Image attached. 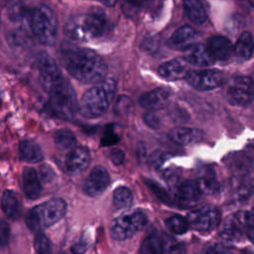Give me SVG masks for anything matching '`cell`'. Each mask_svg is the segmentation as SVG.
Segmentation results:
<instances>
[{
	"label": "cell",
	"mask_w": 254,
	"mask_h": 254,
	"mask_svg": "<svg viewBox=\"0 0 254 254\" xmlns=\"http://www.w3.org/2000/svg\"><path fill=\"white\" fill-rule=\"evenodd\" d=\"M64 61L67 71L77 80L84 83H98L107 73L103 59L85 48H74L64 53Z\"/></svg>",
	"instance_id": "1"
},
{
	"label": "cell",
	"mask_w": 254,
	"mask_h": 254,
	"mask_svg": "<svg viewBox=\"0 0 254 254\" xmlns=\"http://www.w3.org/2000/svg\"><path fill=\"white\" fill-rule=\"evenodd\" d=\"M108 20L103 12L94 10L70 18L64 27L65 35L76 41H90L101 37L108 29Z\"/></svg>",
	"instance_id": "2"
},
{
	"label": "cell",
	"mask_w": 254,
	"mask_h": 254,
	"mask_svg": "<svg viewBox=\"0 0 254 254\" xmlns=\"http://www.w3.org/2000/svg\"><path fill=\"white\" fill-rule=\"evenodd\" d=\"M116 91V81L112 78L102 80L89 88L78 105L80 114L86 118H96L106 112Z\"/></svg>",
	"instance_id": "3"
},
{
	"label": "cell",
	"mask_w": 254,
	"mask_h": 254,
	"mask_svg": "<svg viewBox=\"0 0 254 254\" xmlns=\"http://www.w3.org/2000/svg\"><path fill=\"white\" fill-rule=\"evenodd\" d=\"M66 211V203L62 198H51L33 207L26 215V224L32 231L40 232L60 221Z\"/></svg>",
	"instance_id": "4"
},
{
	"label": "cell",
	"mask_w": 254,
	"mask_h": 254,
	"mask_svg": "<svg viewBox=\"0 0 254 254\" xmlns=\"http://www.w3.org/2000/svg\"><path fill=\"white\" fill-rule=\"evenodd\" d=\"M29 23L34 36L41 44L51 46L55 43L58 22L51 8L44 5L33 8L30 13Z\"/></svg>",
	"instance_id": "5"
},
{
	"label": "cell",
	"mask_w": 254,
	"mask_h": 254,
	"mask_svg": "<svg viewBox=\"0 0 254 254\" xmlns=\"http://www.w3.org/2000/svg\"><path fill=\"white\" fill-rule=\"evenodd\" d=\"M49 94V107L57 117L70 119L74 115L78 107L77 100L72 86L66 80L53 88Z\"/></svg>",
	"instance_id": "6"
},
{
	"label": "cell",
	"mask_w": 254,
	"mask_h": 254,
	"mask_svg": "<svg viewBox=\"0 0 254 254\" xmlns=\"http://www.w3.org/2000/svg\"><path fill=\"white\" fill-rule=\"evenodd\" d=\"M146 224L145 211L136 209L114 218L110 224V234L115 240H126L142 230Z\"/></svg>",
	"instance_id": "7"
},
{
	"label": "cell",
	"mask_w": 254,
	"mask_h": 254,
	"mask_svg": "<svg viewBox=\"0 0 254 254\" xmlns=\"http://www.w3.org/2000/svg\"><path fill=\"white\" fill-rule=\"evenodd\" d=\"M226 98L230 104L246 106L254 99V82L252 77L235 75L226 87Z\"/></svg>",
	"instance_id": "8"
},
{
	"label": "cell",
	"mask_w": 254,
	"mask_h": 254,
	"mask_svg": "<svg viewBox=\"0 0 254 254\" xmlns=\"http://www.w3.org/2000/svg\"><path fill=\"white\" fill-rule=\"evenodd\" d=\"M190 226L200 232L211 231L221 221L220 210L214 205H203L196 210L190 211L187 217Z\"/></svg>",
	"instance_id": "9"
},
{
	"label": "cell",
	"mask_w": 254,
	"mask_h": 254,
	"mask_svg": "<svg viewBox=\"0 0 254 254\" xmlns=\"http://www.w3.org/2000/svg\"><path fill=\"white\" fill-rule=\"evenodd\" d=\"M38 67L42 84L48 92L65 80L55 61L46 53H42L39 56Z\"/></svg>",
	"instance_id": "10"
},
{
	"label": "cell",
	"mask_w": 254,
	"mask_h": 254,
	"mask_svg": "<svg viewBox=\"0 0 254 254\" xmlns=\"http://www.w3.org/2000/svg\"><path fill=\"white\" fill-rule=\"evenodd\" d=\"M188 82L197 90H210L218 87L223 80V74L217 69L192 70L187 76Z\"/></svg>",
	"instance_id": "11"
},
{
	"label": "cell",
	"mask_w": 254,
	"mask_h": 254,
	"mask_svg": "<svg viewBox=\"0 0 254 254\" xmlns=\"http://www.w3.org/2000/svg\"><path fill=\"white\" fill-rule=\"evenodd\" d=\"M110 185V176L103 166H95L83 183V191L90 196L101 194Z\"/></svg>",
	"instance_id": "12"
},
{
	"label": "cell",
	"mask_w": 254,
	"mask_h": 254,
	"mask_svg": "<svg viewBox=\"0 0 254 254\" xmlns=\"http://www.w3.org/2000/svg\"><path fill=\"white\" fill-rule=\"evenodd\" d=\"M90 163L89 150L83 146L72 148L65 157L64 170L69 176H77L88 167Z\"/></svg>",
	"instance_id": "13"
},
{
	"label": "cell",
	"mask_w": 254,
	"mask_h": 254,
	"mask_svg": "<svg viewBox=\"0 0 254 254\" xmlns=\"http://www.w3.org/2000/svg\"><path fill=\"white\" fill-rule=\"evenodd\" d=\"M200 193L201 191L196 181L186 180L177 188L176 198L181 206L191 207L198 202Z\"/></svg>",
	"instance_id": "14"
},
{
	"label": "cell",
	"mask_w": 254,
	"mask_h": 254,
	"mask_svg": "<svg viewBox=\"0 0 254 254\" xmlns=\"http://www.w3.org/2000/svg\"><path fill=\"white\" fill-rule=\"evenodd\" d=\"M171 99V93L166 88H155L145 94H143L140 99V105L150 111H157L159 109L165 108Z\"/></svg>",
	"instance_id": "15"
},
{
	"label": "cell",
	"mask_w": 254,
	"mask_h": 254,
	"mask_svg": "<svg viewBox=\"0 0 254 254\" xmlns=\"http://www.w3.org/2000/svg\"><path fill=\"white\" fill-rule=\"evenodd\" d=\"M159 73L167 80H179L187 77L190 73L189 63L186 59H174L162 64L159 67Z\"/></svg>",
	"instance_id": "16"
},
{
	"label": "cell",
	"mask_w": 254,
	"mask_h": 254,
	"mask_svg": "<svg viewBox=\"0 0 254 254\" xmlns=\"http://www.w3.org/2000/svg\"><path fill=\"white\" fill-rule=\"evenodd\" d=\"M197 34L190 26H183L175 31L169 39L168 45L170 48L177 51H186L195 44Z\"/></svg>",
	"instance_id": "17"
},
{
	"label": "cell",
	"mask_w": 254,
	"mask_h": 254,
	"mask_svg": "<svg viewBox=\"0 0 254 254\" xmlns=\"http://www.w3.org/2000/svg\"><path fill=\"white\" fill-rule=\"evenodd\" d=\"M206 47L213 59L217 61H226L234 53V47L231 42L223 36L210 37Z\"/></svg>",
	"instance_id": "18"
},
{
	"label": "cell",
	"mask_w": 254,
	"mask_h": 254,
	"mask_svg": "<svg viewBox=\"0 0 254 254\" xmlns=\"http://www.w3.org/2000/svg\"><path fill=\"white\" fill-rule=\"evenodd\" d=\"M185 59L189 64L198 66L211 65L215 61L210 55L207 47L201 44H193L186 50Z\"/></svg>",
	"instance_id": "19"
},
{
	"label": "cell",
	"mask_w": 254,
	"mask_h": 254,
	"mask_svg": "<svg viewBox=\"0 0 254 254\" xmlns=\"http://www.w3.org/2000/svg\"><path fill=\"white\" fill-rule=\"evenodd\" d=\"M23 190L29 199H36L42 191L38 173L34 168H25L23 172Z\"/></svg>",
	"instance_id": "20"
},
{
	"label": "cell",
	"mask_w": 254,
	"mask_h": 254,
	"mask_svg": "<svg viewBox=\"0 0 254 254\" xmlns=\"http://www.w3.org/2000/svg\"><path fill=\"white\" fill-rule=\"evenodd\" d=\"M19 155L21 160L34 164L41 162L44 158L40 146L32 140H22L20 142Z\"/></svg>",
	"instance_id": "21"
},
{
	"label": "cell",
	"mask_w": 254,
	"mask_h": 254,
	"mask_svg": "<svg viewBox=\"0 0 254 254\" xmlns=\"http://www.w3.org/2000/svg\"><path fill=\"white\" fill-rule=\"evenodd\" d=\"M254 52V42L250 32H243L234 45V55L241 61L249 60Z\"/></svg>",
	"instance_id": "22"
},
{
	"label": "cell",
	"mask_w": 254,
	"mask_h": 254,
	"mask_svg": "<svg viewBox=\"0 0 254 254\" xmlns=\"http://www.w3.org/2000/svg\"><path fill=\"white\" fill-rule=\"evenodd\" d=\"M188 17L195 24H202L207 18V12L202 0H184Z\"/></svg>",
	"instance_id": "23"
},
{
	"label": "cell",
	"mask_w": 254,
	"mask_h": 254,
	"mask_svg": "<svg viewBox=\"0 0 254 254\" xmlns=\"http://www.w3.org/2000/svg\"><path fill=\"white\" fill-rule=\"evenodd\" d=\"M1 207L4 214L12 219L19 217L20 215V202L17 197V194L11 190H4L1 198Z\"/></svg>",
	"instance_id": "24"
},
{
	"label": "cell",
	"mask_w": 254,
	"mask_h": 254,
	"mask_svg": "<svg viewBox=\"0 0 254 254\" xmlns=\"http://www.w3.org/2000/svg\"><path fill=\"white\" fill-rule=\"evenodd\" d=\"M169 138L176 144L185 146L190 144L196 138V132L188 127H175L169 132Z\"/></svg>",
	"instance_id": "25"
},
{
	"label": "cell",
	"mask_w": 254,
	"mask_h": 254,
	"mask_svg": "<svg viewBox=\"0 0 254 254\" xmlns=\"http://www.w3.org/2000/svg\"><path fill=\"white\" fill-rule=\"evenodd\" d=\"M231 169L236 178L243 179L251 172L252 164L246 155H235L231 161Z\"/></svg>",
	"instance_id": "26"
},
{
	"label": "cell",
	"mask_w": 254,
	"mask_h": 254,
	"mask_svg": "<svg viewBox=\"0 0 254 254\" xmlns=\"http://www.w3.org/2000/svg\"><path fill=\"white\" fill-rule=\"evenodd\" d=\"M163 241L156 234L147 236L141 243L139 254H162Z\"/></svg>",
	"instance_id": "27"
},
{
	"label": "cell",
	"mask_w": 254,
	"mask_h": 254,
	"mask_svg": "<svg viewBox=\"0 0 254 254\" xmlns=\"http://www.w3.org/2000/svg\"><path fill=\"white\" fill-rule=\"evenodd\" d=\"M133 194L126 187H119L113 191V205L117 209L126 208L131 205Z\"/></svg>",
	"instance_id": "28"
},
{
	"label": "cell",
	"mask_w": 254,
	"mask_h": 254,
	"mask_svg": "<svg viewBox=\"0 0 254 254\" xmlns=\"http://www.w3.org/2000/svg\"><path fill=\"white\" fill-rule=\"evenodd\" d=\"M55 143L56 146L61 150H67L74 148L76 143V138L68 129H62L59 130L55 135Z\"/></svg>",
	"instance_id": "29"
},
{
	"label": "cell",
	"mask_w": 254,
	"mask_h": 254,
	"mask_svg": "<svg viewBox=\"0 0 254 254\" xmlns=\"http://www.w3.org/2000/svg\"><path fill=\"white\" fill-rule=\"evenodd\" d=\"M196 182L201 193L213 194L219 190V183L212 173L204 174Z\"/></svg>",
	"instance_id": "30"
},
{
	"label": "cell",
	"mask_w": 254,
	"mask_h": 254,
	"mask_svg": "<svg viewBox=\"0 0 254 254\" xmlns=\"http://www.w3.org/2000/svg\"><path fill=\"white\" fill-rule=\"evenodd\" d=\"M166 226L172 233L178 235L186 233L190 228L188 219L181 215H173L169 217L166 220Z\"/></svg>",
	"instance_id": "31"
},
{
	"label": "cell",
	"mask_w": 254,
	"mask_h": 254,
	"mask_svg": "<svg viewBox=\"0 0 254 254\" xmlns=\"http://www.w3.org/2000/svg\"><path fill=\"white\" fill-rule=\"evenodd\" d=\"M242 228L236 225L231 220L225 224V227L221 230L219 236L222 240L227 242H238L242 238Z\"/></svg>",
	"instance_id": "32"
},
{
	"label": "cell",
	"mask_w": 254,
	"mask_h": 254,
	"mask_svg": "<svg viewBox=\"0 0 254 254\" xmlns=\"http://www.w3.org/2000/svg\"><path fill=\"white\" fill-rule=\"evenodd\" d=\"M34 248L38 254H51L52 242L43 232H37L34 239Z\"/></svg>",
	"instance_id": "33"
},
{
	"label": "cell",
	"mask_w": 254,
	"mask_h": 254,
	"mask_svg": "<svg viewBox=\"0 0 254 254\" xmlns=\"http://www.w3.org/2000/svg\"><path fill=\"white\" fill-rule=\"evenodd\" d=\"M162 254H187V250L180 242L170 239L163 241Z\"/></svg>",
	"instance_id": "34"
},
{
	"label": "cell",
	"mask_w": 254,
	"mask_h": 254,
	"mask_svg": "<svg viewBox=\"0 0 254 254\" xmlns=\"http://www.w3.org/2000/svg\"><path fill=\"white\" fill-rule=\"evenodd\" d=\"M197 254H234V249L224 244H214L209 246Z\"/></svg>",
	"instance_id": "35"
},
{
	"label": "cell",
	"mask_w": 254,
	"mask_h": 254,
	"mask_svg": "<svg viewBox=\"0 0 254 254\" xmlns=\"http://www.w3.org/2000/svg\"><path fill=\"white\" fill-rule=\"evenodd\" d=\"M145 183H146V184L149 186V188L154 191V193H156L157 197H158L160 200H162L163 202L168 203V204L171 202V198H170L169 194H168L160 186H158L156 183H154V182H152V181H145Z\"/></svg>",
	"instance_id": "36"
},
{
	"label": "cell",
	"mask_w": 254,
	"mask_h": 254,
	"mask_svg": "<svg viewBox=\"0 0 254 254\" xmlns=\"http://www.w3.org/2000/svg\"><path fill=\"white\" fill-rule=\"evenodd\" d=\"M254 193V181L245 182L238 190V197L240 199H246Z\"/></svg>",
	"instance_id": "37"
},
{
	"label": "cell",
	"mask_w": 254,
	"mask_h": 254,
	"mask_svg": "<svg viewBox=\"0 0 254 254\" xmlns=\"http://www.w3.org/2000/svg\"><path fill=\"white\" fill-rule=\"evenodd\" d=\"M10 238V227L9 224L5 221L2 220L0 223V240L2 246H5Z\"/></svg>",
	"instance_id": "38"
},
{
	"label": "cell",
	"mask_w": 254,
	"mask_h": 254,
	"mask_svg": "<svg viewBox=\"0 0 254 254\" xmlns=\"http://www.w3.org/2000/svg\"><path fill=\"white\" fill-rule=\"evenodd\" d=\"M118 141H119V136L115 132H113L112 130L111 131H106L104 136L102 137L101 145H103V146H112V145L116 144Z\"/></svg>",
	"instance_id": "39"
},
{
	"label": "cell",
	"mask_w": 254,
	"mask_h": 254,
	"mask_svg": "<svg viewBox=\"0 0 254 254\" xmlns=\"http://www.w3.org/2000/svg\"><path fill=\"white\" fill-rule=\"evenodd\" d=\"M88 247V242L86 239L84 238H80L77 242H75L72 246H71V252L73 254H83Z\"/></svg>",
	"instance_id": "40"
},
{
	"label": "cell",
	"mask_w": 254,
	"mask_h": 254,
	"mask_svg": "<svg viewBox=\"0 0 254 254\" xmlns=\"http://www.w3.org/2000/svg\"><path fill=\"white\" fill-rule=\"evenodd\" d=\"M109 159L114 165H121L125 159V154L120 149H112L109 153Z\"/></svg>",
	"instance_id": "41"
},
{
	"label": "cell",
	"mask_w": 254,
	"mask_h": 254,
	"mask_svg": "<svg viewBox=\"0 0 254 254\" xmlns=\"http://www.w3.org/2000/svg\"><path fill=\"white\" fill-rule=\"evenodd\" d=\"M144 120L152 128H158L159 127L160 120H159L158 116L153 111L146 113L145 116H144Z\"/></svg>",
	"instance_id": "42"
},
{
	"label": "cell",
	"mask_w": 254,
	"mask_h": 254,
	"mask_svg": "<svg viewBox=\"0 0 254 254\" xmlns=\"http://www.w3.org/2000/svg\"><path fill=\"white\" fill-rule=\"evenodd\" d=\"M41 177L44 180V182H51L53 180V178L55 177V173L53 171V169H51L49 166H43L41 168Z\"/></svg>",
	"instance_id": "43"
},
{
	"label": "cell",
	"mask_w": 254,
	"mask_h": 254,
	"mask_svg": "<svg viewBox=\"0 0 254 254\" xmlns=\"http://www.w3.org/2000/svg\"><path fill=\"white\" fill-rule=\"evenodd\" d=\"M246 222H247V225L254 227V206L250 211L246 212Z\"/></svg>",
	"instance_id": "44"
},
{
	"label": "cell",
	"mask_w": 254,
	"mask_h": 254,
	"mask_svg": "<svg viewBox=\"0 0 254 254\" xmlns=\"http://www.w3.org/2000/svg\"><path fill=\"white\" fill-rule=\"evenodd\" d=\"M248 236H249L250 240L254 243V227H252V228L248 231Z\"/></svg>",
	"instance_id": "45"
},
{
	"label": "cell",
	"mask_w": 254,
	"mask_h": 254,
	"mask_svg": "<svg viewBox=\"0 0 254 254\" xmlns=\"http://www.w3.org/2000/svg\"><path fill=\"white\" fill-rule=\"evenodd\" d=\"M99 1H101V2H103L105 4H107V5H113L115 0H99Z\"/></svg>",
	"instance_id": "46"
},
{
	"label": "cell",
	"mask_w": 254,
	"mask_h": 254,
	"mask_svg": "<svg viewBox=\"0 0 254 254\" xmlns=\"http://www.w3.org/2000/svg\"><path fill=\"white\" fill-rule=\"evenodd\" d=\"M240 254H254V251L253 250H249V249H246V250H243Z\"/></svg>",
	"instance_id": "47"
},
{
	"label": "cell",
	"mask_w": 254,
	"mask_h": 254,
	"mask_svg": "<svg viewBox=\"0 0 254 254\" xmlns=\"http://www.w3.org/2000/svg\"><path fill=\"white\" fill-rule=\"evenodd\" d=\"M252 79H253V82H254V73H253V77H252Z\"/></svg>",
	"instance_id": "48"
}]
</instances>
